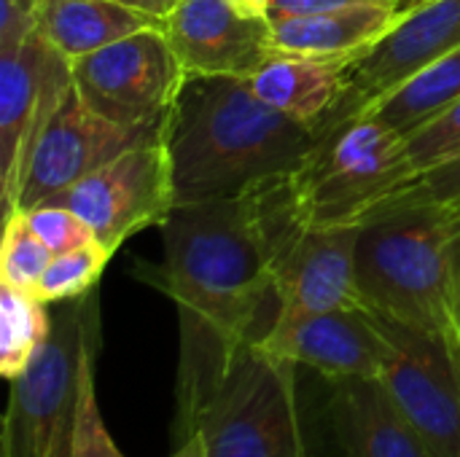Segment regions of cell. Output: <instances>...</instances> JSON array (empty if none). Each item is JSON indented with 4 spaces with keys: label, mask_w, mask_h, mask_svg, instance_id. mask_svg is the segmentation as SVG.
I'll return each instance as SVG.
<instances>
[{
    "label": "cell",
    "mask_w": 460,
    "mask_h": 457,
    "mask_svg": "<svg viewBox=\"0 0 460 457\" xmlns=\"http://www.w3.org/2000/svg\"><path fill=\"white\" fill-rule=\"evenodd\" d=\"M159 229L162 261H140L135 275L178 310L175 391H183L272 329L275 229L261 186L240 197L175 205Z\"/></svg>",
    "instance_id": "cell-1"
},
{
    "label": "cell",
    "mask_w": 460,
    "mask_h": 457,
    "mask_svg": "<svg viewBox=\"0 0 460 457\" xmlns=\"http://www.w3.org/2000/svg\"><path fill=\"white\" fill-rule=\"evenodd\" d=\"M318 132L267 105L248 78L186 75L164 121L178 205L248 194L288 175Z\"/></svg>",
    "instance_id": "cell-2"
},
{
    "label": "cell",
    "mask_w": 460,
    "mask_h": 457,
    "mask_svg": "<svg viewBox=\"0 0 460 457\" xmlns=\"http://www.w3.org/2000/svg\"><path fill=\"white\" fill-rule=\"evenodd\" d=\"M460 229L445 210L388 199L358 224L356 283L367 310L404 326L456 337Z\"/></svg>",
    "instance_id": "cell-3"
},
{
    "label": "cell",
    "mask_w": 460,
    "mask_h": 457,
    "mask_svg": "<svg viewBox=\"0 0 460 457\" xmlns=\"http://www.w3.org/2000/svg\"><path fill=\"white\" fill-rule=\"evenodd\" d=\"M299 366L240 345L216 372L175 391V444L197 436L205 457H313L299 399Z\"/></svg>",
    "instance_id": "cell-4"
},
{
    "label": "cell",
    "mask_w": 460,
    "mask_h": 457,
    "mask_svg": "<svg viewBox=\"0 0 460 457\" xmlns=\"http://www.w3.org/2000/svg\"><path fill=\"white\" fill-rule=\"evenodd\" d=\"M102 345L97 288L51 304V334L32 364L11 380L0 457H73L84 377Z\"/></svg>",
    "instance_id": "cell-5"
},
{
    "label": "cell",
    "mask_w": 460,
    "mask_h": 457,
    "mask_svg": "<svg viewBox=\"0 0 460 457\" xmlns=\"http://www.w3.org/2000/svg\"><path fill=\"white\" fill-rule=\"evenodd\" d=\"M286 183L305 226H358L407 183L404 135L375 116L337 121L318 132Z\"/></svg>",
    "instance_id": "cell-6"
},
{
    "label": "cell",
    "mask_w": 460,
    "mask_h": 457,
    "mask_svg": "<svg viewBox=\"0 0 460 457\" xmlns=\"http://www.w3.org/2000/svg\"><path fill=\"white\" fill-rule=\"evenodd\" d=\"M267 199L275 229V323L299 321L342 307H364L356 283L358 226L313 229L294 210L286 175L270 183Z\"/></svg>",
    "instance_id": "cell-7"
},
{
    "label": "cell",
    "mask_w": 460,
    "mask_h": 457,
    "mask_svg": "<svg viewBox=\"0 0 460 457\" xmlns=\"http://www.w3.org/2000/svg\"><path fill=\"white\" fill-rule=\"evenodd\" d=\"M78 97L100 116L127 124H164L186 81L162 27L132 32L70 62Z\"/></svg>",
    "instance_id": "cell-8"
},
{
    "label": "cell",
    "mask_w": 460,
    "mask_h": 457,
    "mask_svg": "<svg viewBox=\"0 0 460 457\" xmlns=\"http://www.w3.org/2000/svg\"><path fill=\"white\" fill-rule=\"evenodd\" d=\"M377 323L391 345L383 388L434 455L460 457L458 342L383 315Z\"/></svg>",
    "instance_id": "cell-9"
},
{
    "label": "cell",
    "mask_w": 460,
    "mask_h": 457,
    "mask_svg": "<svg viewBox=\"0 0 460 457\" xmlns=\"http://www.w3.org/2000/svg\"><path fill=\"white\" fill-rule=\"evenodd\" d=\"M49 202L73 210L116 253L143 229L162 226L178 205L164 137L121 154Z\"/></svg>",
    "instance_id": "cell-10"
},
{
    "label": "cell",
    "mask_w": 460,
    "mask_h": 457,
    "mask_svg": "<svg viewBox=\"0 0 460 457\" xmlns=\"http://www.w3.org/2000/svg\"><path fill=\"white\" fill-rule=\"evenodd\" d=\"M73 89L70 62L35 30L0 54V199L3 215L19 207L30 156Z\"/></svg>",
    "instance_id": "cell-11"
},
{
    "label": "cell",
    "mask_w": 460,
    "mask_h": 457,
    "mask_svg": "<svg viewBox=\"0 0 460 457\" xmlns=\"http://www.w3.org/2000/svg\"><path fill=\"white\" fill-rule=\"evenodd\" d=\"M164 137V124L127 127L92 110L75 92L62 100L51 121L46 124L19 191V207L30 210L46 205L57 194L67 191L86 175L97 172L121 154L156 143Z\"/></svg>",
    "instance_id": "cell-12"
},
{
    "label": "cell",
    "mask_w": 460,
    "mask_h": 457,
    "mask_svg": "<svg viewBox=\"0 0 460 457\" xmlns=\"http://www.w3.org/2000/svg\"><path fill=\"white\" fill-rule=\"evenodd\" d=\"M460 46V0L407 5L396 27L348 65V92L326 127L361 116L380 97ZM323 127V129H326Z\"/></svg>",
    "instance_id": "cell-13"
},
{
    "label": "cell",
    "mask_w": 460,
    "mask_h": 457,
    "mask_svg": "<svg viewBox=\"0 0 460 457\" xmlns=\"http://www.w3.org/2000/svg\"><path fill=\"white\" fill-rule=\"evenodd\" d=\"M256 345L278 358L313 369L326 382L380 380L391 356L377 315L367 307H342L272 323Z\"/></svg>",
    "instance_id": "cell-14"
},
{
    "label": "cell",
    "mask_w": 460,
    "mask_h": 457,
    "mask_svg": "<svg viewBox=\"0 0 460 457\" xmlns=\"http://www.w3.org/2000/svg\"><path fill=\"white\" fill-rule=\"evenodd\" d=\"M162 32L186 75H253L275 57L270 19L248 16L229 0H183Z\"/></svg>",
    "instance_id": "cell-15"
},
{
    "label": "cell",
    "mask_w": 460,
    "mask_h": 457,
    "mask_svg": "<svg viewBox=\"0 0 460 457\" xmlns=\"http://www.w3.org/2000/svg\"><path fill=\"white\" fill-rule=\"evenodd\" d=\"M323 417L340 457H437L380 380L329 382Z\"/></svg>",
    "instance_id": "cell-16"
},
{
    "label": "cell",
    "mask_w": 460,
    "mask_h": 457,
    "mask_svg": "<svg viewBox=\"0 0 460 457\" xmlns=\"http://www.w3.org/2000/svg\"><path fill=\"white\" fill-rule=\"evenodd\" d=\"M404 11L407 3L402 0H367L310 16L272 19V46L275 54L353 62L385 38Z\"/></svg>",
    "instance_id": "cell-17"
},
{
    "label": "cell",
    "mask_w": 460,
    "mask_h": 457,
    "mask_svg": "<svg viewBox=\"0 0 460 457\" xmlns=\"http://www.w3.org/2000/svg\"><path fill=\"white\" fill-rule=\"evenodd\" d=\"M348 65L350 59L275 54L248 81L267 105L321 132L345 100Z\"/></svg>",
    "instance_id": "cell-18"
},
{
    "label": "cell",
    "mask_w": 460,
    "mask_h": 457,
    "mask_svg": "<svg viewBox=\"0 0 460 457\" xmlns=\"http://www.w3.org/2000/svg\"><path fill=\"white\" fill-rule=\"evenodd\" d=\"M148 27L162 24L119 0H43L38 11V32L67 62Z\"/></svg>",
    "instance_id": "cell-19"
},
{
    "label": "cell",
    "mask_w": 460,
    "mask_h": 457,
    "mask_svg": "<svg viewBox=\"0 0 460 457\" xmlns=\"http://www.w3.org/2000/svg\"><path fill=\"white\" fill-rule=\"evenodd\" d=\"M460 100V46L439 57L410 81L396 86L391 94L380 97L361 116H375L388 127L399 129L404 137L447 110ZM356 119V116H353Z\"/></svg>",
    "instance_id": "cell-20"
},
{
    "label": "cell",
    "mask_w": 460,
    "mask_h": 457,
    "mask_svg": "<svg viewBox=\"0 0 460 457\" xmlns=\"http://www.w3.org/2000/svg\"><path fill=\"white\" fill-rule=\"evenodd\" d=\"M51 334V304L0 283V374L16 380Z\"/></svg>",
    "instance_id": "cell-21"
},
{
    "label": "cell",
    "mask_w": 460,
    "mask_h": 457,
    "mask_svg": "<svg viewBox=\"0 0 460 457\" xmlns=\"http://www.w3.org/2000/svg\"><path fill=\"white\" fill-rule=\"evenodd\" d=\"M3 218L5 226H3V248H0V283L24 294H35L54 253L32 232L24 210H13Z\"/></svg>",
    "instance_id": "cell-22"
},
{
    "label": "cell",
    "mask_w": 460,
    "mask_h": 457,
    "mask_svg": "<svg viewBox=\"0 0 460 457\" xmlns=\"http://www.w3.org/2000/svg\"><path fill=\"white\" fill-rule=\"evenodd\" d=\"M111 259H113V250H108L97 240H92L89 245H81L75 250L59 253L51 259L49 269L43 272L35 296L43 299L46 304L78 299L97 288Z\"/></svg>",
    "instance_id": "cell-23"
},
{
    "label": "cell",
    "mask_w": 460,
    "mask_h": 457,
    "mask_svg": "<svg viewBox=\"0 0 460 457\" xmlns=\"http://www.w3.org/2000/svg\"><path fill=\"white\" fill-rule=\"evenodd\" d=\"M456 156H460V100L404 137L407 183Z\"/></svg>",
    "instance_id": "cell-24"
},
{
    "label": "cell",
    "mask_w": 460,
    "mask_h": 457,
    "mask_svg": "<svg viewBox=\"0 0 460 457\" xmlns=\"http://www.w3.org/2000/svg\"><path fill=\"white\" fill-rule=\"evenodd\" d=\"M73 457H124L116 447L100 404H97V391H94V366L86 372L84 385H81V399H78V415H75V447ZM170 457H205V447L197 436L189 442L178 444Z\"/></svg>",
    "instance_id": "cell-25"
},
{
    "label": "cell",
    "mask_w": 460,
    "mask_h": 457,
    "mask_svg": "<svg viewBox=\"0 0 460 457\" xmlns=\"http://www.w3.org/2000/svg\"><path fill=\"white\" fill-rule=\"evenodd\" d=\"M391 199H415V202L437 205L460 229V156L420 172L418 178L404 183Z\"/></svg>",
    "instance_id": "cell-26"
},
{
    "label": "cell",
    "mask_w": 460,
    "mask_h": 457,
    "mask_svg": "<svg viewBox=\"0 0 460 457\" xmlns=\"http://www.w3.org/2000/svg\"><path fill=\"white\" fill-rule=\"evenodd\" d=\"M32 232L46 242V248L59 256V253H67V250H75L81 245H89L94 240L92 229L67 207L62 205H38V207H30L24 210Z\"/></svg>",
    "instance_id": "cell-27"
},
{
    "label": "cell",
    "mask_w": 460,
    "mask_h": 457,
    "mask_svg": "<svg viewBox=\"0 0 460 457\" xmlns=\"http://www.w3.org/2000/svg\"><path fill=\"white\" fill-rule=\"evenodd\" d=\"M43 0H0V54L22 46L38 30Z\"/></svg>",
    "instance_id": "cell-28"
},
{
    "label": "cell",
    "mask_w": 460,
    "mask_h": 457,
    "mask_svg": "<svg viewBox=\"0 0 460 457\" xmlns=\"http://www.w3.org/2000/svg\"><path fill=\"white\" fill-rule=\"evenodd\" d=\"M350 3H367V0H272L267 19H291V16H310L332 8H342Z\"/></svg>",
    "instance_id": "cell-29"
},
{
    "label": "cell",
    "mask_w": 460,
    "mask_h": 457,
    "mask_svg": "<svg viewBox=\"0 0 460 457\" xmlns=\"http://www.w3.org/2000/svg\"><path fill=\"white\" fill-rule=\"evenodd\" d=\"M119 3H124V5H129V8H135V11H140V13L151 16V19H156L162 24L183 0H119Z\"/></svg>",
    "instance_id": "cell-30"
},
{
    "label": "cell",
    "mask_w": 460,
    "mask_h": 457,
    "mask_svg": "<svg viewBox=\"0 0 460 457\" xmlns=\"http://www.w3.org/2000/svg\"><path fill=\"white\" fill-rule=\"evenodd\" d=\"M232 5H237L243 13H248V16H261V19H267V13H270V3L272 0H229Z\"/></svg>",
    "instance_id": "cell-31"
},
{
    "label": "cell",
    "mask_w": 460,
    "mask_h": 457,
    "mask_svg": "<svg viewBox=\"0 0 460 457\" xmlns=\"http://www.w3.org/2000/svg\"><path fill=\"white\" fill-rule=\"evenodd\" d=\"M458 272H456V337H458L460 347V237H458V256H456Z\"/></svg>",
    "instance_id": "cell-32"
},
{
    "label": "cell",
    "mask_w": 460,
    "mask_h": 457,
    "mask_svg": "<svg viewBox=\"0 0 460 457\" xmlns=\"http://www.w3.org/2000/svg\"><path fill=\"white\" fill-rule=\"evenodd\" d=\"M412 3H423V0H410V5H412Z\"/></svg>",
    "instance_id": "cell-33"
},
{
    "label": "cell",
    "mask_w": 460,
    "mask_h": 457,
    "mask_svg": "<svg viewBox=\"0 0 460 457\" xmlns=\"http://www.w3.org/2000/svg\"><path fill=\"white\" fill-rule=\"evenodd\" d=\"M402 3H407V5H410V0H402Z\"/></svg>",
    "instance_id": "cell-34"
}]
</instances>
